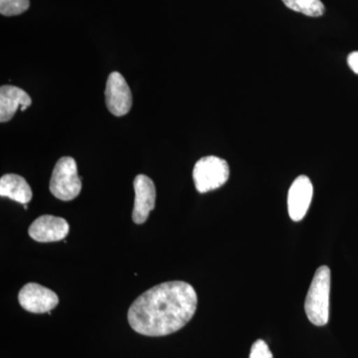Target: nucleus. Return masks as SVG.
Returning a JSON list of instances; mask_svg holds the SVG:
<instances>
[{
    "mask_svg": "<svg viewBox=\"0 0 358 358\" xmlns=\"http://www.w3.org/2000/svg\"><path fill=\"white\" fill-rule=\"evenodd\" d=\"M18 301L21 307L33 313H50L59 303L57 294L36 282L26 284L20 289Z\"/></svg>",
    "mask_w": 358,
    "mask_h": 358,
    "instance_id": "nucleus-6",
    "label": "nucleus"
},
{
    "mask_svg": "<svg viewBox=\"0 0 358 358\" xmlns=\"http://www.w3.org/2000/svg\"><path fill=\"white\" fill-rule=\"evenodd\" d=\"M348 63L350 69L358 75V51L352 52L348 55Z\"/></svg>",
    "mask_w": 358,
    "mask_h": 358,
    "instance_id": "nucleus-15",
    "label": "nucleus"
},
{
    "mask_svg": "<svg viewBox=\"0 0 358 358\" xmlns=\"http://www.w3.org/2000/svg\"><path fill=\"white\" fill-rule=\"evenodd\" d=\"M31 103V98L24 90L10 85L2 86L0 88V122L10 121L18 108L24 112Z\"/></svg>",
    "mask_w": 358,
    "mask_h": 358,
    "instance_id": "nucleus-10",
    "label": "nucleus"
},
{
    "mask_svg": "<svg viewBox=\"0 0 358 358\" xmlns=\"http://www.w3.org/2000/svg\"><path fill=\"white\" fill-rule=\"evenodd\" d=\"M230 169L227 162L220 157H205L195 164L193 180L199 193L218 189L229 179Z\"/></svg>",
    "mask_w": 358,
    "mask_h": 358,
    "instance_id": "nucleus-4",
    "label": "nucleus"
},
{
    "mask_svg": "<svg viewBox=\"0 0 358 358\" xmlns=\"http://www.w3.org/2000/svg\"><path fill=\"white\" fill-rule=\"evenodd\" d=\"M292 10L305 14L310 17L324 15V6L320 0H282Z\"/></svg>",
    "mask_w": 358,
    "mask_h": 358,
    "instance_id": "nucleus-12",
    "label": "nucleus"
},
{
    "mask_svg": "<svg viewBox=\"0 0 358 358\" xmlns=\"http://www.w3.org/2000/svg\"><path fill=\"white\" fill-rule=\"evenodd\" d=\"M249 358H273V355L267 343L259 339L252 345Z\"/></svg>",
    "mask_w": 358,
    "mask_h": 358,
    "instance_id": "nucleus-14",
    "label": "nucleus"
},
{
    "mask_svg": "<svg viewBox=\"0 0 358 358\" xmlns=\"http://www.w3.org/2000/svg\"><path fill=\"white\" fill-rule=\"evenodd\" d=\"M29 0H0V13L4 16L22 14L29 8Z\"/></svg>",
    "mask_w": 358,
    "mask_h": 358,
    "instance_id": "nucleus-13",
    "label": "nucleus"
},
{
    "mask_svg": "<svg viewBox=\"0 0 358 358\" xmlns=\"http://www.w3.org/2000/svg\"><path fill=\"white\" fill-rule=\"evenodd\" d=\"M313 194V183L308 176H300L294 179L288 193L289 215L294 222H299L305 217L310 208Z\"/></svg>",
    "mask_w": 358,
    "mask_h": 358,
    "instance_id": "nucleus-9",
    "label": "nucleus"
},
{
    "mask_svg": "<svg viewBox=\"0 0 358 358\" xmlns=\"http://www.w3.org/2000/svg\"><path fill=\"white\" fill-rule=\"evenodd\" d=\"M134 189L133 220L136 224H143L148 220L150 211L155 209L157 190L154 181L145 174H138L134 178Z\"/></svg>",
    "mask_w": 358,
    "mask_h": 358,
    "instance_id": "nucleus-7",
    "label": "nucleus"
},
{
    "mask_svg": "<svg viewBox=\"0 0 358 358\" xmlns=\"http://www.w3.org/2000/svg\"><path fill=\"white\" fill-rule=\"evenodd\" d=\"M0 195L26 205L32 199V190L24 178L18 174L9 173L0 179Z\"/></svg>",
    "mask_w": 358,
    "mask_h": 358,
    "instance_id": "nucleus-11",
    "label": "nucleus"
},
{
    "mask_svg": "<svg viewBox=\"0 0 358 358\" xmlns=\"http://www.w3.org/2000/svg\"><path fill=\"white\" fill-rule=\"evenodd\" d=\"M331 270L322 266L315 271L306 298L305 310L308 319L317 327L326 326L329 320Z\"/></svg>",
    "mask_w": 358,
    "mask_h": 358,
    "instance_id": "nucleus-2",
    "label": "nucleus"
},
{
    "mask_svg": "<svg viewBox=\"0 0 358 358\" xmlns=\"http://www.w3.org/2000/svg\"><path fill=\"white\" fill-rule=\"evenodd\" d=\"M106 105L115 117L128 114L133 106V96L126 79L119 72L110 73L106 86Z\"/></svg>",
    "mask_w": 358,
    "mask_h": 358,
    "instance_id": "nucleus-5",
    "label": "nucleus"
},
{
    "mask_svg": "<svg viewBox=\"0 0 358 358\" xmlns=\"http://www.w3.org/2000/svg\"><path fill=\"white\" fill-rule=\"evenodd\" d=\"M69 223L64 218L53 215H42L33 221L28 234L40 243H50L65 239L69 234Z\"/></svg>",
    "mask_w": 358,
    "mask_h": 358,
    "instance_id": "nucleus-8",
    "label": "nucleus"
},
{
    "mask_svg": "<svg viewBox=\"0 0 358 358\" xmlns=\"http://www.w3.org/2000/svg\"><path fill=\"white\" fill-rule=\"evenodd\" d=\"M196 308L197 294L192 285L162 282L134 301L129 310V324L143 336H169L187 324Z\"/></svg>",
    "mask_w": 358,
    "mask_h": 358,
    "instance_id": "nucleus-1",
    "label": "nucleus"
},
{
    "mask_svg": "<svg viewBox=\"0 0 358 358\" xmlns=\"http://www.w3.org/2000/svg\"><path fill=\"white\" fill-rule=\"evenodd\" d=\"M81 189L82 182L78 176L76 162L73 157H61L52 173L50 192L56 199L71 201L76 199Z\"/></svg>",
    "mask_w": 358,
    "mask_h": 358,
    "instance_id": "nucleus-3",
    "label": "nucleus"
}]
</instances>
